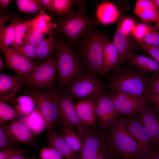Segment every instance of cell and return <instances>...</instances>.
Segmentation results:
<instances>
[{"instance_id":"obj_1","label":"cell","mask_w":159,"mask_h":159,"mask_svg":"<svg viewBox=\"0 0 159 159\" xmlns=\"http://www.w3.org/2000/svg\"><path fill=\"white\" fill-rule=\"evenodd\" d=\"M56 45L58 91L64 89L85 74L82 63L72 47L62 41H56Z\"/></svg>"},{"instance_id":"obj_2","label":"cell","mask_w":159,"mask_h":159,"mask_svg":"<svg viewBox=\"0 0 159 159\" xmlns=\"http://www.w3.org/2000/svg\"><path fill=\"white\" fill-rule=\"evenodd\" d=\"M83 37L80 50L82 63L89 72L101 75L104 48L108 39L102 33L93 29Z\"/></svg>"},{"instance_id":"obj_3","label":"cell","mask_w":159,"mask_h":159,"mask_svg":"<svg viewBox=\"0 0 159 159\" xmlns=\"http://www.w3.org/2000/svg\"><path fill=\"white\" fill-rule=\"evenodd\" d=\"M109 128V145L120 158L141 159L137 144L128 130L125 118L122 115L118 117Z\"/></svg>"},{"instance_id":"obj_4","label":"cell","mask_w":159,"mask_h":159,"mask_svg":"<svg viewBox=\"0 0 159 159\" xmlns=\"http://www.w3.org/2000/svg\"><path fill=\"white\" fill-rule=\"evenodd\" d=\"M115 70L110 80V88L113 93H123L145 96L148 89L150 78L136 69H119Z\"/></svg>"},{"instance_id":"obj_5","label":"cell","mask_w":159,"mask_h":159,"mask_svg":"<svg viewBox=\"0 0 159 159\" xmlns=\"http://www.w3.org/2000/svg\"><path fill=\"white\" fill-rule=\"evenodd\" d=\"M79 136L82 148L78 159H100L115 153L109 145L106 130L98 129L95 125L87 126Z\"/></svg>"},{"instance_id":"obj_6","label":"cell","mask_w":159,"mask_h":159,"mask_svg":"<svg viewBox=\"0 0 159 159\" xmlns=\"http://www.w3.org/2000/svg\"><path fill=\"white\" fill-rule=\"evenodd\" d=\"M95 22L94 18L83 11L71 9L55 24L57 29L68 40L73 42L92 29Z\"/></svg>"},{"instance_id":"obj_7","label":"cell","mask_w":159,"mask_h":159,"mask_svg":"<svg viewBox=\"0 0 159 159\" xmlns=\"http://www.w3.org/2000/svg\"><path fill=\"white\" fill-rule=\"evenodd\" d=\"M26 93L34 99L37 108L45 118L48 132H57L59 116V92L53 90L41 91L31 89Z\"/></svg>"},{"instance_id":"obj_8","label":"cell","mask_w":159,"mask_h":159,"mask_svg":"<svg viewBox=\"0 0 159 159\" xmlns=\"http://www.w3.org/2000/svg\"><path fill=\"white\" fill-rule=\"evenodd\" d=\"M57 77V52L49 58L38 65L24 81V84L32 89L53 90Z\"/></svg>"},{"instance_id":"obj_9","label":"cell","mask_w":159,"mask_h":159,"mask_svg":"<svg viewBox=\"0 0 159 159\" xmlns=\"http://www.w3.org/2000/svg\"><path fill=\"white\" fill-rule=\"evenodd\" d=\"M64 91L78 102L93 100L104 92V88L103 84L96 75L88 72L68 85Z\"/></svg>"},{"instance_id":"obj_10","label":"cell","mask_w":159,"mask_h":159,"mask_svg":"<svg viewBox=\"0 0 159 159\" xmlns=\"http://www.w3.org/2000/svg\"><path fill=\"white\" fill-rule=\"evenodd\" d=\"M59 116L57 127L69 125L82 133L87 126L80 120L77 112L73 98L66 91L59 92Z\"/></svg>"},{"instance_id":"obj_11","label":"cell","mask_w":159,"mask_h":159,"mask_svg":"<svg viewBox=\"0 0 159 159\" xmlns=\"http://www.w3.org/2000/svg\"><path fill=\"white\" fill-rule=\"evenodd\" d=\"M118 115H132L139 112L147 102L146 96H137L123 93L109 95Z\"/></svg>"},{"instance_id":"obj_12","label":"cell","mask_w":159,"mask_h":159,"mask_svg":"<svg viewBox=\"0 0 159 159\" xmlns=\"http://www.w3.org/2000/svg\"><path fill=\"white\" fill-rule=\"evenodd\" d=\"M0 48L4 53L6 63L10 69L25 80L39 65L12 48L0 44Z\"/></svg>"},{"instance_id":"obj_13","label":"cell","mask_w":159,"mask_h":159,"mask_svg":"<svg viewBox=\"0 0 159 159\" xmlns=\"http://www.w3.org/2000/svg\"><path fill=\"white\" fill-rule=\"evenodd\" d=\"M93 100L95 104V121L101 129L106 130L118 117L112 101L110 95L104 92Z\"/></svg>"},{"instance_id":"obj_14","label":"cell","mask_w":159,"mask_h":159,"mask_svg":"<svg viewBox=\"0 0 159 159\" xmlns=\"http://www.w3.org/2000/svg\"><path fill=\"white\" fill-rule=\"evenodd\" d=\"M126 120L128 131L136 143L141 159H143L154 149L150 133L143 125L139 119L126 118Z\"/></svg>"},{"instance_id":"obj_15","label":"cell","mask_w":159,"mask_h":159,"mask_svg":"<svg viewBox=\"0 0 159 159\" xmlns=\"http://www.w3.org/2000/svg\"><path fill=\"white\" fill-rule=\"evenodd\" d=\"M139 119L149 131L153 148L159 149V110L145 105L138 112Z\"/></svg>"},{"instance_id":"obj_16","label":"cell","mask_w":159,"mask_h":159,"mask_svg":"<svg viewBox=\"0 0 159 159\" xmlns=\"http://www.w3.org/2000/svg\"><path fill=\"white\" fill-rule=\"evenodd\" d=\"M24 84V80L19 75L0 74V101L13 103L18 92Z\"/></svg>"},{"instance_id":"obj_17","label":"cell","mask_w":159,"mask_h":159,"mask_svg":"<svg viewBox=\"0 0 159 159\" xmlns=\"http://www.w3.org/2000/svg\"><path fill=\"white\" fill-rule=\"evenodd\" d=\"M45 141L49 146L59 151L65 159H78L79 154L74 151L57 132H48Z\"/></svg>"},{"instance_id":"obj_18","label":"cell","mask_w":159,"mask_h":159,"mask_svg":"<svg viewBox=\"0 0 159 159\" xmlns=\"http://www.w3.org/2000/svg\"><path fill=\"white\" fill-rule=\"evenodd\" d=\"M9 124L8 130L10 135L19 142L32 145L37 148L34 140V135L25 124L19 118Z\"/></svg>"},{"instance_id":"obj_19","label":"cell","mask_w":159,"mask_h":159,"mask_svg":"<svg viewBox=\"0 0 159 159\" xmlns=\"http://www.w3.org/2000/svg\"><path fill=\"white\" fill-rule=\"evenodd\" d=\"M112 41L118 54L120 65L132 52L133 44L130 35L123 32L118 23Z\"/></svg>"},{"instance_id":"obj_20","label":"cell","mask_w":159,"mask_h":159,"mask_svg":"<svg viewBox=\"0 0 159 159\" xmlns=\"http://www.w3.org/2000/svg\"><path fill=\"white\" fill-rule=\"evenodd\" d=\"M126 60L129 64L143 73L159 72V62L153 58L132 52L129 54Z\"/></svg>"},{"instance_id":"obj_21","label":"cell","mask_w":159,"mask_h":159,"mask_svg":"<svg viewBox=\"0 0 159 159\" xmlns=\"http://www.w3.org/2000/svg\"><path fill=\"white\" fill-rule=\"evenodd\" d=\"M134 12L136 16L146 22H156L159 17L158 12L154 0L137 1Z\"/></svg>"},{"instance_id":"obj_22","label":"cell","mask_w":159,"mask_h":159,"mask_svg":"<svg viewBox=\"0 0 159 159\" xmlns=\"http://www.w3.org/2000/svg\"><path fill=\"white\" fill-rule=\"evenodd\" d=\"M18 117L35 135H39L47 128L45 118L36 106L29 114Z\"/></svg>"},{"instance_id":"obj_23","label":"cell","mask_w":159,"mask_h":159,"mask_svg":"<svg viewBox=\"0 0 159 159\" xmlns=\"http://www.w3.org/2000/svg\"><path fill=\"white\" fill-rule=\"evenodd\" d=\"M75 107L80 119L83 124L87 126L95 125V107L93 100L78 101L75 105Z\"/></svg>"},{"instance_id":"obj_24","label":"cell","mask_w":159,"mask_h":159,"mask_svg":"<svg viewBox=\"0 0 159 159\" xmlns=\"http://www.w3.org/2000/svg\"><path fill=\"white\" fill-rule=\"evenodd\" d=\"M118 53L112 41L108 40L104 48L103 69L101 75L118 68L120 65Z\"/></svg>"},{"instance_id":"obj_25","label":"cell","mask_w":159,"mask_h":159,"mask_svg":"<svg viewBox=\"0 0 159 159\" xmlns=\"http://www.w3.org/2000/svg\"><path fill=\"white\" fill-rule=\"evenodd\" d=\"M96 14L97 20L104 24L115 22L120 16L119 10L115 4L107 2L100 4L97 9Z\"/></svg>"},{"instance_id":"obj_26","label":"cell","mask_w":159,"mask_h":159,"mask_svg":"<svg viewBox=\"0 0 159 159\" xmlns=\"http://www.w3.org/2000/svg\"><path fill=\"white\" fill-rule=\"evenodd\" d=\"M61 135L64 140L75 151L80 155L82 151V143L81 140L74 127L69 125L59 127Z\"/></svg>"},{"instance_id":"obj_27","label":"cell","mask_w":159,"mask_h":159,"mask_svg":"<svg viewBox=\"0 0 159 159\" xmlns=\"http://www.w3.org/2000/svg\"><path fill=\"white\" fill-rule=\"evenodd\" d=\"M56 43L53 34H45L37 46L38 60L42 61L49 58L55 51H57Z\"/></svg>"},{"instance_id":"obj_28","label":"cell","mask_w":159,"mask_h":159,"mask_svg":"<svg viewBox=\"0 0 159 159\" xmlns=\"http://www.w3.org/2000/svg\"><path fill=\"white\" fill-rule=\"evenodd\" d=\"M31 25L44 34H53L54 29H57L56 24L52 22L49 16L42 10L39 15L32 19Z\"/></svg>"},{"instance_id":"obj_29","label":"cell","mask_w":159,"mask_h":159,"mask_svg":"<svg viewBox=\"0 0 159 159\" xmlns=\"http://www.w3.org/2000/svg\"><path fill=\"white\" fill-rule=\"evenodd\" d=\"M8 122L0 121V150L19 148V142L15 139L8 130Z\"/></svg>"},{"instance_id":"obj_30","label":"cell","mask_w":159,"mask_h":159,"mask_svg":"<svg viewBox=\"0 0 159 159\" xmlns=\"http://www.w3.org/2000/svg\"><path fill=\"white\" fill-rule=\"evenodd\" d=\"M32 23V19L21 21L18 19L15 20L16 36L12 44L13 48L20 46L26 44L27 33Z\"/></svg>"},{"instance_id":"obj_31","label":"cell","mask_w":159,"mask_h":159,"mask_svg":"<svg viewBox=\"0 0 159 159\" xmlns=\"http://www.w3.org/2000/svg\"><path fill=\"white\" fill-rule=\"evenodd\" d=\"M13 103L16 110L21 115L29 114L36 107V104L33 98L27 94L20 95L16 98Z\"/></svg>"},{"instance_id":"obj_32","label":"cell","mask_w":159,"mask_h":159,"mask_svg":"<svg viewBox=\"0 0 159 159\" xmlns=\"http://www.w3.org/2000/svg\"><path fill=\"white\" fill-rule=\"evenodd\" d=\"M18 11L22 13L35 14L42 10L40 0H16Z\"/></svg>"},{"instance_id":"obj_33","label":"cell","mask_w":159,"mask_h":159,"mask_svg":"<svg viewBox=\"0 0 159 159\" xmlns=\"http://www.w3.org/2000/svg\"><path fill=\"white\" fill-rule=\"evenodd\" d=\"M15 18L9 25L0 26V44L8 47L13 44L16 36Z\"/></svg>"},{"instance_id":"obj_34","label":"cell","mask_w":159,"mask_h":159,"mask_svg":"<svg viewBox=\"0 0 159 159\" xmlns=\"http://www.w3.org/2000/svg\"><path fill=\"white\" fill-rule=\"evenodd\" d=\"M21 115L16 110L6 103L0 101V121L8 122L12 121Z\"/></svg>"},{"instance_id":"obj_35","label":"cell","mask_w":159,"mask_h":159,"mask_svg":"<svg viewBox=\"0 0 159 159\" xmlns=\"http://www.w3.org/2000/svg\"><path fill=\"white\" fill-rule=\"evenodd\" d=\"M75 1L73 0H53V11L64 16L71 9V7Z\"/></svg>"},{"instance_id":"obj_36","label":"cell","mask_w":159,"mask_h":159,"mask_svg":"<svg viewBox=\"0 0 159 159\" xmlns=\"http://www.w3.org/2000/svg\"><path fill=\"white\" fill-rule=\"evenodd\" d=\"M12 49L32 61L38 60L37 46L27 43Z\"/></svg>"},{"instance_id":"obj_37","label":"cell","mask_w":159,"mask_h":159,"mask_svg":"<svg viewBox=\"0 0 159 159\" xmlns=\"http://www.w3.org/2000/svg\"><path fill=\"white\" fill-rule=\"evenodd\" d=\"M44 34L32 26L28 30L26 38V43L37 46L43 39Z\"/></svg>"},{"instance_id":"obj_38","label":"cell","mask_w":159,"mask_h":159,"mask_svg":"<svg viewBox=\"0 0 159 159\" xmlns=\"http://www.w3.org/2000/svg\"><path fill=\"white\" fill-rule=\"evenodd\" d=\"M141 42L149 45L159 47V31L150 26Z\"/></svg>"},{"instance_id":"obj_39","label":"cell","mask_w":159,"mask_h":159,"mask_svg":"<svg viewBox=\"0 0 159 159\" xmlns=\"http://www.w3.org/2000/svg\"><path fill=\"white\" fill-rule=\"evenodd\" d=\"M40 159H64L61 153L53 148L45 147L41 148L40 151Z\"/></svg>"},{"instance_id":"obj_40","label":"cell","mask_w":159,"mask_h":159,"mask_svg":"<svg viewBox=\"0 0 159 159\" xmlns=\"http://www.w3.org/2000/svg\"><path fill=\"white\" fill-rule=\"evenodd\" d=\"M150 26V25L145 23L135 24L131 33L136 41H141Z\"/></svg>"},{"instance_id":"obj_41","label":"cell","mask_w":159,"mask_h":159,"mask_svg":"<svg viewBox=\"0 0 159 159\" xmlns=\"http://www.w3.org/2000/svg\"><path fill=\"white\" fill-rule=\"evenodd\" d=\"M29 151L28 149L19 148L0 150V159H7L16 156L24 155Z\"/></svg>"},{"instance_id":"obj_42","label":"cell","mask_w":159,"mask_h":159,"mask_svg":"<svg viewBox=\"0 0 159 159\" xmlns=\"http://www.w3.org/2000/svg\"><path fill=\"white\" fill-rule=\"evenodd\" d=\"M136 41L140 48L150 55L153 59L159 62V47L149 45L142 42Z\"/></svg>"},{"instance_id":"obj_43","label":"cell","mask_w":159,"mask_h":159,"mask_svg":"<svg viewBox=\"0 0 159 159\" xmlns=\"http://www.w3.org/2000/svg\"><path fill=\"white\" fill-rule=\"evenodd\" d=\"M118 24L122 30L126 34L130 35L135 25L134 19L130 18H125L120 20Z\"/></svg>"},{"instance_id":"obj_44","label":"cell","mask_w":159,"mask_h":159,"mask_svg":"<svg viewBox=\"0 0 159 159\" xmlns=\"http://www.w3.org/2000/svg\"><path fill=\"white\" fill-rule=\"evenodd\" d=\"M148 89L159 94V72H155L150 78Z\"/></svg>"},{"instance_id":"obj_45","label":"cell","mask_w":159,"mask_h":159,"mask_svg":"<svg viewBox=\"0 0 159 159\" xmlns=\"http://www.w3.org/2000/svg\"><path fill=\"white\" fill-rule=\"evenodd\" d=\"M145 96L154 107L159 110V94L148 89L146 92Z\"/></svg>"},{"instance_id":"obj_46","label":"cell","mask_w":159,"mask_h":159,"mask_svg":"<svg viewBox=\"0 0 159 159\" xmlns=\"http://www.w3.org/2000/svg\"><path fill=\"white\" fill-rule=\"evenodd\" d=\"M0 26H4V24L8 21H12L15 18L9 14L1 13L0 17Z\"/></svg>"},{"instance_id":"obj_47","label":"cell","mask_w":159,"mask_h":159,"mask_svg":"<svg viewBox=\"0 0 159 159\" xmlns=\"http://www.w3.org/2000/svg\"><path fill=\"white\" fill-rule=\"evenodd\" d=\"M43 7L53 11V0H40Z\"/></svg>"},{"instance_id":"obj_48","label":"cell","mask_w":159,"mask_h":159,"mask_svg":"<svg viewBox=\"0 0 159 159\" xmlns=\"http://www.w3.org/2000/svg\"><path fill=\"white\" fill-rule=\"evenodd\" d=\"M143 159H159V149H153L148 155Z\"/></svg>"},{"instance_id":"obj_49","label":"cell","mask_w":159,"mask_h":159,"mask_svg":"<svg viewBox=\"0 0 159 159\" xmlns=\"http://www.w3.org/2000/svg\"><path fill=\"white\" fill-rule=\"evenodd\" d=\"M7 159H39L38 155L34 153L31 156H26L23 155L16 156Z\"/></svg>"},{"instance_id":"obj_50","label":"cell","mask_w":159,"mask_h":159,"mask_svg":"<svg viewBox=\"0 0 159 159\" xmlns=\"http://www.w3.org/2000/svg\"><path fill=\"white\" fill-rule=\"evenodd\" d=\"M13 1L12 0H0L1 9L3 10H6Z\"/></svg>"},{"instance_id":"obj_51","label":"cell","mask_w":159,"mask_h":159,"mask_svg":"<svg viewBox=\"0 0 159 159\" xmlns=\"http://www.w3.org/2000/svg\"><path fill=\"white\" fill-rule=\"evenodd\" d=\"M120 158L116 153H113L100 159H119Z\"/></svg>"},{"instance_id":"obj_52","label":"cell","mask_w":159,"mask_h":159,"mask_svg":"<svg viewBox=\"0 0 159 159\" xmlns=\"http://www.w3.org/2000/svg\"><path fill=\"white\" fill-rule=\"evenodd\" d=\"M4 65L1 56H0V71L2 70L4 68Z\"/></svg>"},{"instance_id":"obj_53","label":"cell","mask_w":159,"mask_h":159,"mask_svg":"<svg viewBox=\"0 0 159 159\" xmlns=\"http://www.w3.org/2000/svg\"><path fill=\"white\" fill-rule=\"evenodd\" d=\"M159 17L156 22L154 26H153L156 29L159 30Z\"/></svg>"},{"instance_id":"obj_54","label":"cell","mask_w":159,"mask_h":159,"mask_svg":"<svg viewBox=\"0 0 159 159\" xmlns=\"http://www.w3.org/2000/svg\"><path fill=\"white\" fill-rule=\"evenodd\" d=\"M155 4L158 10V12H159V0H154Z\"/></svg>"}]
</instances>
